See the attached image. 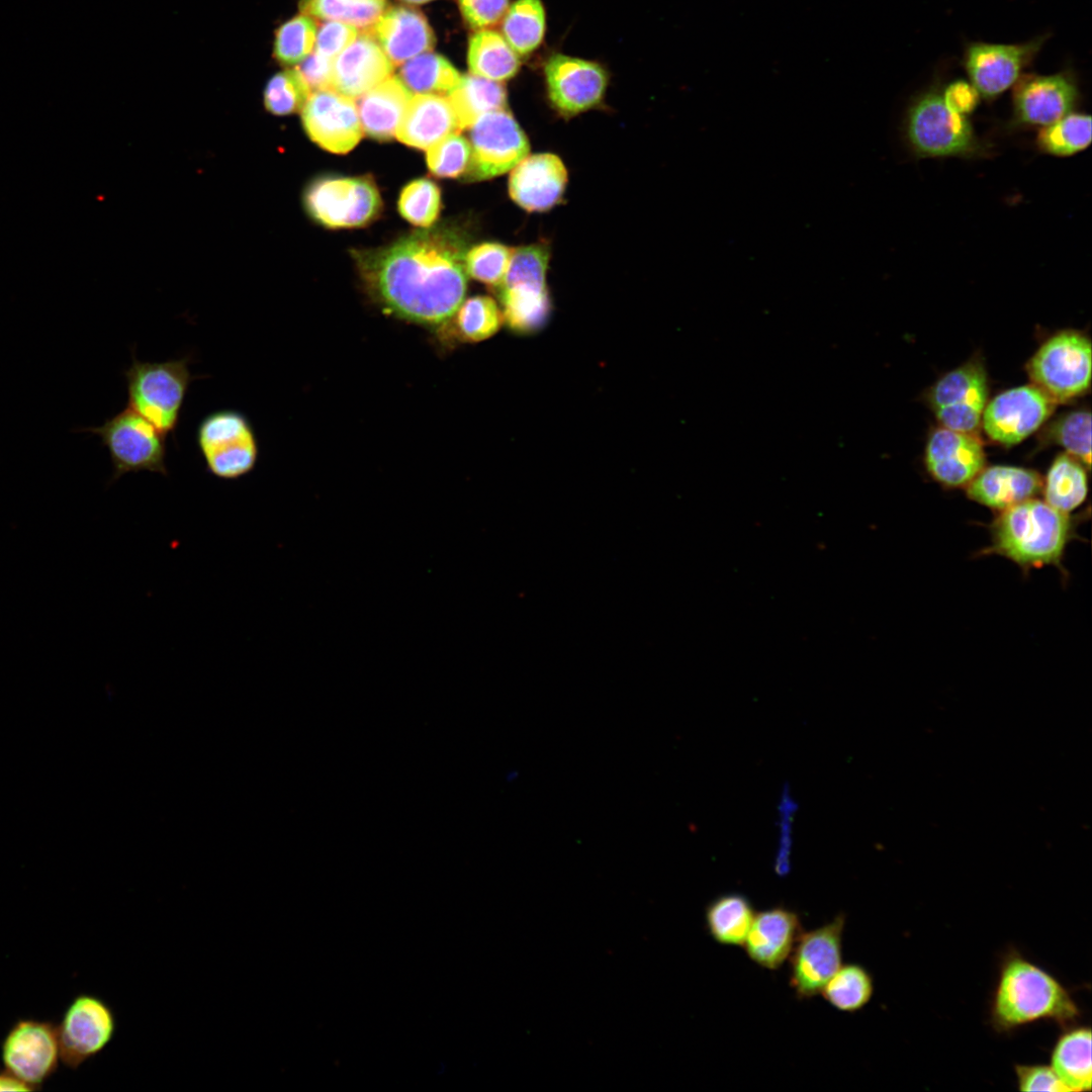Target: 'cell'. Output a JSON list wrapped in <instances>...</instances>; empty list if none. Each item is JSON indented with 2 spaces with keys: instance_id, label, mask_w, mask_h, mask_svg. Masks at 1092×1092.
<instances>
[{
  "instance_id": "obj_1",
  "label": "cell",
  "mask_w": 1092,
  "mask_h": 1092,
  "mask_svg": "<svg viewBox=\"0 0 1092 1092\" xmlns=\"http://www.w3.org/2000/svg\"><path fill=\"white\" fill-rule=\"evenodd\" d=\"M463 243L447 231L417 232L359 257L362 275L380 302L404 320L446 323L467 288Z\"/></svg>"
},
{
  "instance_id": "obj_2",
  "label": "cell",
  "mask_w": 1092,
  "mask_h": 1092,
  "mask_svg": "<svg viewBox=\"0 0 1092 1092\" xmlns=\"http://www.w3.org/2000/svg\"><path fill=\"white\" fill-rule=\"evenodd\" d=\"M1080 1014L1067 988L1052 974L1019 953L1005 957L990 1004L995 1029L1011 1031L1039 1020L1065 1026Z\"/></svg>"
},
{
  "instance_id": "obj_3",
  "label": "cell",
  "mask_w": 1092,
  "mask_h": 1092,
  "mask_svg": "<svg viewBox=\"0 0 1092 1092\" xmlns=\"http://www.w3.org/2000/svg\"><path fill=\"white\" fill-rule=\"evenodd\" d=\"M1074 527L1069 514L1034 497L998 513L990 525L991 543L980 554L1001 555L1024 572L1046 565L1062 569Z\"/></svg>"
},
{
  "instance_id": "obj_4",
  "label": "cell",
  "mask_w": 1092,
  "mask_h": 1092,
  "mask_svg": "<svg viewBox=\"0 0 1092 1092\" xmlns=\"http://www.w3.org/2000/svg\"><path fill=\"white\" fill-rule=\"evenodd\" d=\"M192 357L164 362H142L132 351V362L123 372L127 405L166 436L174 435L192 381L200 378L189 369Z\"/></svg>"
},
{
  "instance_id": "obj_5",
  "label": "cell",
  "mask_w": 1092,
  "mask_h": 1092,
  "mask_svg": "<svg viewBox=\"0 0 1092 1092\" xmlns=\"http://www.w3.org/2000/svg\"><path fill=\"white\" fill-rule=\"evenodd\" d=\"M549 249L532 244L513 251L499 289L504 323L518 334H531L547 323L551 303L546 286Z\"/></svg>"
},
{
  "instance_id": "obj_6",
  "label": "cell",
  "mask_w": 1092,
  "mask_h": 1092,
  "mask_svg": "<svg viewBox=\"0 0 1092 1092\" xmlns=\"http://www.w3.org/2000/svg\"><path fill=\"white\" fill-rule=\"evenodd\" d=\"M75 432L98 436L106 448L112 464L108 484L131 472L168 475L167 436L128 405L100 426L79 428Z\"/></svg>"
},
{
  "instance_id": "obj_7",
  "label": "cell",
  "mask_w": 1092,
  "mask_h": 1092,
  "mask_svg": "<svg viewBox=\"0 0 1092 1092\" xmlns=\"http://www.w3.org/2000/svg\"><path fill=\"white\" fill-rule=\"evenodd\" d=\"M196 444L205 470L222 480H237L254 470L259 441L250 419L237 410L206 415L196 429Z\"/></svg>"
},
{
  "instance_id": "obj_8",
  "label": "cell",
  "mask_w": 1092,
  "mask_h": 1092,
  "mask_svg": "<svg viewBox=\"0 0 1092 1092\" xmlns=\"http://www.w3.org/2000/svg\"><path fill=\"white\" fill-rule=\"evenodd\" d=\"M1027 372L1056 403L1081 395L1090 386L1091 342L1078 331L1057 333L1029 360Z\"/></svg>"
},
{
  "instance_id": "obj_9",
  "label": "cell",
  "mask_w": 1092,
  "mask_h": 1092,
  "mask_svg": "<svg viewBox=\"0 0 1092 1092\" xmlns=\"http://www.w3.org/2000/svg\"><path fill=\"white\" fill-rule=\"evenodd\" d=\"M117 1016L100 996L80 993L65 1009L57 1032L62 1063L77 1070L100 1055L114 1039Z\"/></svg>"
},
{
  "instance_id": "obj_10",
  "label": "cell",
  "mask_w": 1092,
  "mask_h": 1092,
  "mask_svg": "<svg viewBox=\"0 0 1092 1092\" xmlns=\"http://www.w3.org/2000/svg\"><path fill=\"white\" fill-rule=\"evenodd\" d=\"M304 203L308 213L326 226L354 228L378 214L381 199L368 178L323 177L309 184Z\"/></svg>"
},
{
  "instance_id": "obj_11",
  "label": "cell",
  "mask_w": 1092,
  "mask_h": 1092,
  "mask_svg": "<svg viewBox=\"0 0 1092 1092\" xmlns=\"http://www.w3.org/2000/svg\"><path fill=\"white\" fill-rule=\"evenodd\" d=\"M470 129L471 156L466 177L493 178L515 168L529 155L528 139L506 108L479 116Z\"/></svg>"
},
{
  "instance_id": "obj_12",
  "label": "cell",
  "mask_w": 1092,
  "mask_h": 1092,
  "mask_svg": "<svg viewBox=\"0 0 1092 1092\" xmlns=\"http://www.w3.org/2000/svg\"><path fill=\"white\" fill-rule=\"evenodd\" d=\"M907 134L914 150L927 157L958 156L975 148L972 126L965 115L952 111L942 95L927 92L911 106Z\"/></svg>"
},
{
  "instance_id": "obj_13",
  "label": "cell",
  "mask_w": 1092,
  "mask_h": 1092,
  "mask_svg": "<svg viewBox=\"0 0 1092 1092\" xmlns=\"http://www.w3.org/2000/svg\"><path fill=\"white\" fill-rule=\"evenodd\" d=\"M844 914L809 931H802L790 957L789 982L799 999L820 995L842 965Z\"/></svg>"
},
{
  "instance_id": "obj_14",
  "label": "cell",
  "mask_w": 1092,
  "mask_h": 1092,
  "mask_svg": "<svg viewBox=\"0 0 1092 1092\" xmlns=\"http://www.w3.org/2000/svg\"><path fill=\"white\" fill-rule=\"evenodd\" d=\"M6 1070L34 1091L58 1070L61 1061L57 1024L48 1020L19 1018L1 1042Z\"/></svg>"
},
{
  "instance_id": "obj_15",
  "label": "cell",
  "mask_w": 1092,
  "mask_h": 1092,
  "mask_svg": "<svg viewBox=\"0 0 1092 1092\" xmlns=\"http://www.w3.org/2000/svg\"><path fill=\"white\" fill-rule=\"evenodd\" d=\"M986 371L978 361L947 372L931 387L930 406L942 427L977 434L988 399Z\"/></svg>"
},
{
  "instance_id": "obj_16",
  "label": "cell",
  "mask_w": 1092,
  "mask_h": 1092,
  "mask_svg": "<svg viewBox=\"0 0 1092 1092\" xmlns=\"http://www.w3.org/2000/svg\"><path fill=\"white\" fill-rule=\"evenodd\" d=\"M1056 404L1034 384L1010 388L987 402L981 426L993 441L1014 445L1035 432Z\"/></svg>"
},
{
  "instance_id": "obj_17",
  "label": "cell",
  "mask_w": 1092,
  "mask_h": 1092,
  "mask_svg": "<svg viewBox=\"0 0 1092 1092\" xmlns=\"http://www.w3.org/2000/svg\"><path fill=\"white\" fill-rule=\"evenodd\" d=\"M1043 41L1041 36L1016 44L971 42L964 56V67L971 84L984 98L999 96L1016 84Z\"/></svg>"
},
{
  "instance_id": "obj_18",
  "label": "cell",
  "mask_w": 1092,
  "mask_h": 1092,
  "mask_svg": "<svg viewBox=\"0 0 1092 1092\" xmlns=\"http://www.w3.org/2000/svg\"><path fill=\"white\" fill-rule=\"evenodd\" d=\"M544 75L551 104L565 115L598 105L608 85L607 72L600 64L563 54L547 60Z\"/></svg>"
},
{
  "instance_id": "obj_19",
  "label": "cell",
  "mask_w": 1092,
  "mask_h": 1092,
  "mask_svg": "<svg viewBox=\"0 0 1092 1092\" xmlns=\"http://www.w3.org/2000/svg\"><path fill=\"white\" fill-rule=\"evenodd\" d=\"M301 120L315 144L336 154L351 151L363 134L354 98L334 89L311 92L301 109Z\"/></svg>"
},
{
  "instance_id": "obj_20",
  "label": "cell",
  "mask_w": 1092,
  "mask_h": 1092,
  "mask_svg": "<svg viewBox=\"0 0 1092 1092\" xmlns=\"http://www.w3.org/2000/svg\"><path fill=\"white\" fill-rule=\"evenodd\" d=\"M1078 97L1076 81L1067 72L1025 75L1016 82L1014 115L1020 123L1045 126L1071 113Z\"/></svg>"
},
{
  "instance_id": "obj_21",
  "label": "cell",
  "mask_w": 1092,
  "mask_h": 1092,
  "mask_svg": "<svg viewBox=\"0 0 1092 1092\" xmlns=\"http://www.w3.org/2000/svg\"><path fill=\"white\" fill-rule=\"evenodd\" d=\"M985 452L976 434L935 429L927 442L925 464L941 485L966 487L985 466Z\"/></svg>"
},
{
  "instance_id": "obj_22",
  "label": "cell",
  "mask_w": 1092,
  "mask_h": 1092,
  "mask_svg": "<svg viewBox=\"0 0 1092 1092\" xmlns=\"http://www.w3.org/2000/svg\"><path fill=\"white\" fill-rule=\"evenodd\" d=\"M511 171L510 196L527 211L549 210L564 193L567 171L554 154L528 155Z\"/></svg>"
},
{
  "instance_id": "obj_23",
  "label": "cell",
  "mask_w": 1092,
  "mask_h": 1092,
  "mask_svg": "<svg viewBox=\"0 0 1092 1092\" xmlns=\"http://www.w3.org/2000/svg\"><path fill=\"white\" fill-rule=\"evenodd\" d=\"M801 933L798 913L775 906L755 912L742 946L752 963L775 971L789 959Z\"/></svg>"
},
{
  "instance_id": "obj_24",
  "label": "cell",
  "mask_w": 1092,
  "mask_h": 1092,
  "mask_svg": "<svg viewBox=\"0 0 1092 1092\" xmlns=\"http://www.w3.org/2000/svg\"><path fill=\"white\" fill-rule=\"evenodd\" d=\"M366 33L376 40L395 66L431 52L436 42L425 15L405 6L386 9Z\"/></svg>"
},
{
  "instance_id": "obj_25",
  "label": "cell",
  "mask_w": 1092,
  "mask_h": 1092,
  "mask_svg": "<svg viewBox=\"0 0 1092 1092\" xmlns=\"http://www.w3.org/2000/svg\"><path fill=\"white\" fill-rule=\"evenodd\" d=\"M393 65L368 33L360 34L333 62L332 89L358 98L391 76Z\"/></svg>"
},
{
  "instance_id": "obj_26",
  "label": "cell",
  "mask_w": 1092,
  "mask_h": 1092,
  "mask_svg": "<svg viewBox=\"0 0 1092 1092\" xmlns=\"http://www.w3.org/2000/svg\"><path fill=\"white\" fill-rule=\"evenodd\" d=\"M1041 488V476L1032 469L993 465L983 468L966 492L970 499L999 513L1036 497Z\"/></svg>"
},
{
  "instance_id": "obj_27",
  "label": "cell",
  "mask_w": 1092,
  "mask_h": 1092,
  "mask_svg": "<svg viewBox=\"0 0 1092 1092\" xmlns=\"http://www.w3.org/2000/svg\"><path fill=\"white\" fill-rule=\"evenodd\" d=\"M459 131L458 121L448 97L416 94L410 101L395 135L407 146L425 150L446 135Z\"/></svg>"
},
{
  "instance_id": "obj_28",
  "label": "cell",
  "mask_w": 1092,
  "mask_h": 1092,
  "mask_svg": "<svg viewBox=\"0 0 1092 1092\" xmlns=\"http://www.w3.org/2000/svg\"><path fill=\"white\" fill-rule=\"evenodd\" d=\"M412 97V92L396 76L386 78L362 94L356 105L363 130L381 141L393 138Z\"/></svg>"
},
{
  "instance_id": "obj_29",
  "label": "cell",
  "mask_w": 1092,
  "mask_h": 1092,
  "mask_svg": "<svg viewBox=\"0 0 1092 1092\" xmlns=\"http://www.w3.org/2000/svg\"><path fill=\"white\" fill-rule=\"evenodd\" d=\"M1091 1036L1089 1026L1067 1028L1051 1052L1050 1067L1070 1092L1091 1090Z\"/></svg>"
},
{
  "instance_id": "obj_30",
  "label": "cell",
  "mask_w": 1092,
  "mask_h": 1092,
  "mask_svg": "<svg viewBox=\"0 0 1092 1092\" xmlns=\"http://www.w3.org/2000/svg\"><path fill=\"white\" fill-rule=\"evenodd\" d=\"M467 62L470 74L497 82L513 78L521 67L520 56L491 28L476 30L470 36Z\"/></svg>"
},
{
  "instance_id": "obj_31",
  "label": "cell",
  "mask_w": 1092,
  "mask_h": 1092,
  "mask_svg": "<svg viewBox=\"0 0 1092 1092\" xmlns=\"http://www.w3.org/2000/svg\"><path fill=\"white\" fill-rule=\"evenodd\" d=\"M750 900L740 893H726L714 898L705 909V924L719 944L742 946L753 917Z\"/></svg>"
},
{
  "instance_id": "obj_32",
  "label": "cell",
  "mask_w": 1092,
  "mask_h": 1092,
  "mask_svg": "<svg viewBox=\"0 0 1092 1092\" xmlns=\"http://www.w3.org/2000/svg\"><path fill=\"white\" fill-rule=\"evenodd\" d=\"M448 99L462 130L469 128L482 114L506 108L507 91L502 82L468 74L461 77Z\"/></svg>"
},
{
  "instance_id": "obj_33",
  "label": "cell",
  "mask_w": 1092,
  "mask_h": 1092,
  "mask_svg": "<svg viewBox=\"0 0 1092 1092\" xmlns=\"http://www.w3.org/2000/svg\"><path fill=\"white\" fill-rule=\"evenodd\" d=\"M1044 502L1056 510L1070 514L1086 499L1088 478L1084 465L1072 455H1059L1042 480Z\"/></svg>"
},
{
  "instance_id": "obj_34",
  "label": "cell",
  "mask_w": 1092,
  "mask_h": 1092,
  "mask_svg": "<svg viewBox=\"0 0 1092 1092\" xmlns=\"http://www.w3.org/2000/svg\"><path fill=\"white\" fill-rule=\"evenodd\" d=\"M545 29L546 14L541 0H516L510 4L502 20L503 36L522 57L540 47Z\"/></svg>"
},
{
  "instance_id": "obj_35",
  "label": "cell",
  "mask_w": 1092,
  "mask_h": 1092,
  "mask_svg": "<svg viewBox=\"0 0 1092 1092\" xmlns=\"http://www.w3.org/2000/svg\"><path fill=\"white\" fill-rule=\"evenodd\" d=\"M461 77L446 58L428 52L403 63L398 78L411 92L443 96L457 87Z\"/></svg>"
},
{
  "instance_id": "obj_36",
  "label": "cell",
  "mask_w": 1092,
  "mask_h": 1092,
  "mask_svg": "<svg viewBox=\"0 0 1092 1092\" xmlns=\"http://www.w3.org/2000/svg\"><path fill=\"white\" fill-rule=\"evenodd\" d=\"M873 994L872 975L864 967L853 963L841 965L820 992L833 1008L849 1013L862 1009Z\"/></svg>"
},
{
  "instance_id": "obj_37",
  "label": "cell",
  "mask_w": 1092,
  "mask_h": 1092,
  "mask_svg": "<svg viewBox=\"0 0 1092 1092\" xmlns=\"http://www.w3.org/2000/svg\"><path fill=\"white\" fill-rule=\"evenodd\" d=\"M387 0H300L302 14L341 21L368 31L387 9Z\"/></svg>"
},
{
  "instance_id": "obj_38",
  "label": "cell",
  "mask_w": 1092,
  "mask_h": 1092,
  "mask_svg": "<svg viewBox=\"0 0 1092 1092\" xmlns=\"http://www.w3.org/2000/svg\"><path fill=\"white\" fill-rule=\"evenodd\" d=\"M1091 143V117L1069 113L1045 125L1037 135V145L1045 153L1070 156L1086 149Z\"/></svg>"
},
{
  "instance_id": "obj_39",
  "label": "cell",
  "mask_w": 1092,
  "mask_h": 1092,
  "mask_svg": "<svg viewBox=\"0 0 1092 1092\" xmlns=\"http://www.w3.org/2000/svg\"><path fill=\"white\" fill-rule=\"evenodd\" d=\"M316 31L314 18L302 13L290 18L275 31L273 57L286 67L299 65L313 52Z\"/></svg>"
},
{
  "instance_id": "obj_40",
  "label": "cell",
  "mask_w": 1092,
  "mask_h": 1092,
  "mask_svg": "<svg viewBox=\"0 0 1092 1092\" xmlns=\"http://www.w3.org/2000/svg\"><path fill=\"white\" fill-rule=\"evenodd\" d=\"M456 314V328L462 340L480 342L492 337L504 323L502 310L489 296L477 295L463 301Z\"/></svg>"
},
{
  "instance_id": "obj_41",
  "label": "cell",
  "mask_w": 1092,
  "mask_h": 1092,
  "mask_svg": "<svg viewBox=\"0 0 1092 1092\" xmlns=\"http://www.w3.org/2000/svg\"><path fill=\"white\" fill-rule=\"evenodd\" d=\"M311 90L296 68L273 75L267 82L263 100L266 109L276 115L301 111Z\"/></svg>"
},
{
  "instance_id": "obj_42",
  "label": "cell",
  "mask_w": 1092,
  "mask_h": 1092,
  "mask_svg": "<svg viewBox=\"0 0 1092 1092\" xmlns=\"http://www.w3.org/2000/svg\"><path fill=\"white\" fill-rule=\"evenodd\" d=\"M440 206V190L433 181L426 178L408 183L398 199L400 214L418 226H430L436 220Z\"/></svg>"
},
{
  "instance_id": "obj_43",
  "label": "cell",
  "mask_w": 1092,
  "mask_h": 1092,
  "mask_svg": "<svg viewBox=\"0 0 1092 1092\" xmlns=\"http://www.w3.org/2000/svg\"><path fill=\"white\" fill-rule=\"evenodd\" d=\"M1051 436L1068 454L1090 468L1091 415L1088 411H1075L1061 417L1053 425Z\"/></svg>"
},
{
  "instance_id": "obj_44",
  "label": "cell",
  "mask_w": 1092,
  "mask_h": 1092,
  "mask_svg": "<svg viewBox=\"0 0 1092 1092\" xmlns=\"http://www.w3.org/2000/svg\"><path fill=\"white\" fill-rule=\"evenodd\" d=\"M514 249L497 243H483L465 254V269L472 278L498 287L508 271Z\"/></svg>"
},
{
  "instance_id": "obj_45",
  "label": "cell",
  "mask_w": 1092,
  "mask_h": 1092,
  "mask_svg": "<svg viewBox=\"0 0 1092 1092\" xmlns=\"http://www.w3.org/2000/svg\"><path fill=\"white\" fill-rule=\"evenodd\" d=\"M427 150V164L435 176L456 178L467 171L471 147L459 132L446 135Z\"/></svg>"
},
{
  "instance_id": "obj_46",
  "label": "cell",
  "mask_w": 1092,
  "mask_h": 1092,
  "mask_svg": "<svg viewBox=\"0 0 1092 1092\" xmlns=\"http://www.w3.org/2000/svg\"><path fill=\"white\" fill-rule=\"evenodd\" d=\"M466 24L474 29H489L503 20L510 0H457Z\"/></svg>"
},
{
  "instance_id": "obj_47",
  "label": "cell",
  "mask_w": 1092,
  "mask_h": 1092,
  "mask_svg": "<svg viewBox=\"0 0 1092 1092\" xmlns=\"http://www.w3.org/2000/svg\"><path fill=\"white\" fill-rule=\"evenodd\" d=\"M359 35V29L341 21L325 20L317 27L314 52L335 60Z\"/></svg>"
},
{
  "instance_id": "obj_48",
  "label": "cell",
  "mask_w": 1092,
  "mask_h": 1092,
  "mask_svg": "<svg viewBox=\"0 0 1092 1092\" xmlns=\"http://www.w3.org/2000/svg\"><path fill=\"white\" fill-rule=\"evenodd\" d=\"M1014 1071L1020 1091L1070 1092L1050 1066L1019 1064Z\"/></svg>"
},
{
  "instance_id": "obj_49",
  "label": "cell",
  "mask_w": 1092,
  "mask_h": 1092,
  "mask_svg": "<svg viewBox=\"0 0 1092 1092\" xmlns=\"http://www.w3.org/2000/svg\"><path fill=\"white\" fill-rule=\"evenodd\" d=\"M333 62L313 51L295 68L313 92L332 89Z\"/></svg>"
},
{
  "instance_id": "obj_50",
  "label": "cell",
  "mask_w": 1092,
  "mask_h": 1092,
  "mask_svg": "<svg viewBox=\"0 0 1092 1092\" xmlns=\"http://www.w3.org/2000/svg\"><path fill=\"white\" fill-rule=\"evenodd\" d=\"M942 98L948 108L965 115L978 106L980 94L971 82L958 80L945 88Z\"/></svg>"
},
{
  "instance_id": "obj_51",
  "label": "cell",
  "mask_w": 1092,
  "mask_h": 1092,
  "mask_svg": "<svg viewBox=\"0 0 1092 1092\" xmlns=\"http://www.w3.org/2000/svg\"><path fill=\"white\" fill-rule=\"evenodd\" d=\"M0 1091H34L32 1087L3 1068L0 1070Z\"/></svg>"
},
{
  "instance_id": "obj_52",
  "label": "cell",
  "mask_w": 1092,
  "mask_h": 1092,
  "mask_svg": "<svg viewBox=\"0 0 1092 1092\" xmlns=\"http://www.w3.org/2000/svg\"><path fill=\"white\" fill-rule=\"evenodd\" d=\"M402 1H404L406 3H411V4H423V3H427V2L432 1V0H402Z\"/></svg>"
}]
</instances>
